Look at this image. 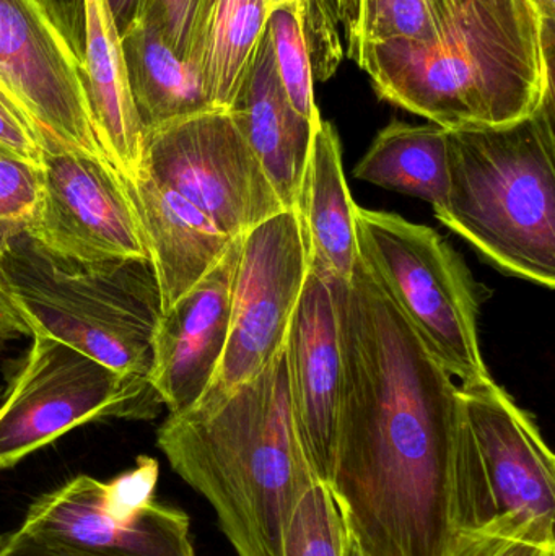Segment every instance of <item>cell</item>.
<instances>
[{
  "mask_svg": "<svg viewBox=\"0 0 555 556\" xmlns=\"http://www.w3.org/2000/svg\"><path fill=\"white\" fill-rule=\"evenodd\" d=\"M300 2V0H266L267 10L277 9V7L289 5V3Z\"/></svg>",
  "mask_w": 555,
  "mask_h": 556,
  "instance_id": "36",
  "label": "cell"
},
{
  "mask_svg": "<svg viewBox=\"0 0 555 556\" xmlns=\"http://www.w3.org/2000/svg\"><path fill=\"white\" fill-rule=\"evenodd\" d=\"M26 235L77 263L150 261L126 181L110 163L81 153L45 152L41 201Z\"/></svg>",
  "mask_w": 555,
  "mask_h": 556,
  "instance_id": "12",
  "label": "cell"
},
{
  "mask_svg": "<svg viewBox=\"0 0 555 556\" xmlns=\"http://www.w3.org/2000/svg\"><path fill=\"white\" fill-rule=\"evenodd\" d=\"M344 556H365L364 552L361 551L357 544L352 541L348 535V542H345Z\"/></svg>",
  "mask_w": 555,
  "mask_h": 556,
  "instance_id": "35",
  "label": "cell"
},
{
  "mask_svg": "<svg viewBox=\"0 0 555 556\" xmlns=\"http://www.w3.org/2000/svg\"><path fill=\"white\" fill-rule=\"evenodd\" d=\"M355 202L342 168L338 130L321 116L313 127L312 147L297 199L308 270L326 280H351L358 261Z\"/></svg>",
  "mask_w": 555,
  "mask_h": 556,
  "instance_id": "19",
  "label": "cell"
},
{
  "mask_svg": "<svg viewBox=\"0 0 555 556\" xmlns=\"http://www.w3.org/2000/svg\"><path fill=\"white\" fill-rule=\"evenodd\" d=\"M361 0H305V36L313 78L325 81L338 71L357 28Z\"/></svg>",
  "mask_w": 555,
  "mask_h": 556,
  "instance_id": "26",
  "label": "cell"
},
{
  "mask_svg": "<svg viewBox=\"0 0 555 556\" xmlns=\"http://www.w3.org/2000/svg\"><path fill=\"white\" fill-rule=\"evenodd\" d=\"M331 281L342 386L328 489L365 556H445L458 386L361 257Z\"/></svg>",
  "mask_w": 555,
  "mask_h": 556,
  "instance_id": "1",
  "label": "cell"
},
{
  "mask_svg": "<svg viewBox=\"0 0 555 556\" xmlns=\"http://www.w3.org/2000/svg\"><path fill=\"white\" fill-rule=\"evenodd\" d=\"M160 466L156 459L139 456L136 466L110 482L101 483V493L106 508L121 518H129L155 502Z\"/></svg>",
  "mask_w": 555,
  "mask_h": 556,
  "instance_id": "29",
  "label": "cell"
},
{
  "mask_svg": "<svg viewBox=\"0 0 555 556\" xmlns=\"http://www.w3.org/2000/svg\"><path fill=\"white\" fill-rule=\"evenodd\" d=\"M240 244L241 237L207 276L156 320L149 381L172 415L188 410L202 397L220 365L230 332Z\"/></svg>",
  "mask_w": 555,
  "mask_h": 556,
  "instance_id": "15",
  "label": "cell"
},
{
  "mask_svg": "<svg viewBox=\"0 0 555 556\" xmlns=\"http://www.w3.org/2000/svg\"><path fill=\"white\" fill-rule=\"evenodd\" d=\"M228 111L260 159L283 208H295L312 147L313 127L321 114L308 121L293 110L277 75L267 28Z\"/></svg>",
  "mask_w": 555,
  "mask_h": 556,
  "instance_id": "17",
  "label": "cell"
},
{
  "mask_svg": "<svg viewBox=\"0 0 555 556\" xmlns=\"http://www.w3.org/2000/svg\"><path fill=\"white\" fill-rule=\"evenodd\" d=\"M306 274L308 257L295 208L241 237L227 346L214 379L192 407L224 401L276 358L286 346Z\"/></svg>",
  "mask_w": 555,
  "mask_h": 556,
  "instance_id": "10",
  "label": "cell"
},
{
  "mask_svg": "<svg viewBox=\"0 0 555 556\" xmlns=\"http://www.w3.org/2000/svg\"><path fill=\"white\" fill-rule=\"evenodd\" d=\"M290 407L313 477L328 486L335 466L342 358L331 281L308 270L286 339Z\"/></svg>",
  "mask_w": 555,
  "mask_h": 556,
  "instance_id": "13",
  "label": "cell"
},
{
  "mask_svg": "<svg viewBox=\"0 0 555 556\" xmlns=\"http://www.w3.org/2000/svg\"><path fill=\"white\" fill-rule=\"evenodd\" d=\"M348 531L328 486L305 490L283 534L282 556H344Z\"/></svg>",
  "mask_w": 555,
  "mask_h": 556,
  "instance_id": "25",
  "label": "cell"
},
{
  "mask_svg": "<svg viewBox=\"0 0 555 556\" xmlns=\"http://www.w3.org/2000/svg\"><path fill=\"white\" fill-rule=\"evenodd\" d=\"M121 35L136 22L140 0H106Z\"/></svg>",
  "mask_w": 555,
  "mask_h": 556,
  "instance_id": "34",
  "label": "cell"
},
{
  "mask_svg": "<svg viewBox=\"0 0 555 556\" xmlns=\"http://www.w3.org/2000/svg\"><path fill=\"white\" fill-rule=\"evenodd\" d=\"M42 194V168L0 146V256L26 235Z\"/></svg>",
  "mask_w": 555,
  "mask_h": 556,
  "instance_id": "27",
  "label": "cell"
},
{
  "mask_svg": "<svg viewBox=\"0 0 555 556\" xmlns=\"http://www.w3.org/2000/svg\"><path fill=\"white\" fill-rule=\"evenodd\" d=\"M156 446L212 506L237 556H282L290 515L318 482L293 425L286 346L224 401L169 414Z\"/></svg>",
  "mask_w": 555,
  "mask_h": 556,
  "instance_id": "3",
  "label": "cell"
},
{
  "mask_svg": "<svg viewBox=\"0 0 555 556\" xmlns=\"http://www.w3.org/2000/svg\"><path fill=\"white\" fill-rule=\"evenodd\" d=\"M10 534H12V532H5V534H0V552H2L3 548L7 547V544H9Z\"/></svg>",
  "mask_w": 555,
  "mask_h": 556,
  "instance_id": "37",
  "label": "cell"
},
{
  "mask_svg": "<svg viewBox=\"0 0 555 556\" xmlns=\"http://www.w3.org/2000/svg\"><path fill=\"white\" fill-rule=\"evenodd\" d=\"M2 349H3V340L0 339V352H2Z\"/></svg>",
  "mask_w": 555,
  "mask_h": 556,
  "instance_id": "38",
  "label": "cell"
},
{
  "mask_svg": "<svg viewBox=\"0 0 555 556\" xmlns=\"http://www.w3.org/2000/svg\"><path fill=\"white\" fill-rule=\"evenodd\" d=\"M101 483L85 473L74 477L36 498L20 528L106 556H195L185 511L153 502L121 518L104 505Z\"/></svg>",
  "mask_w": 555,
  "mask_h": 556,
  "instance_id": "14",
  "label": "cell"
},
{
  "mask_svg": "<svg viewBox=\"0 0 555 556\" xmlns=\"http://www.w3.org/2000/svg\"><path fill=\"white\" fill-rule=\"evenodd\" d=\"M0 280L31 336L67 343L121 375L149 378L162 314L150 261L77 263L23 235L0 256Z\"/></svg>",
  "mask_w": 555,
  "mask_h": 556,
  "instance_id": "5",
  "label": "cell"
},
{
  "mask_svg": "<svg viewBox=\"0 0 555 556\" xmlns=\"http://www.w3.org/2000/svg\"><path fill=\"white\" fill-rule=\"evenodd\" d=\"M445 556H555V545L531 541L505 522L455 535Z\"/></svg>",
  "mask_w": 555,
  "mask_h": 556,
  "instance_id": "28",
  "label": "cell"
},
{
  "mask_svg": "<svg viewBox=\"0 0 555 556\" xmlns=\"http://www.w3.org/2000/svg\"><path fill=\"white\" fill-rule=\"evenodd\" d=\"M554 94L505 126L446 129L449 194L436 217L502 273L555 285Z\"/></svg>",
  "mask_w": 555,
  "mask_h": 556,
  "instance_id": "4",
  "label": "cell"
},
{
  "mask_svg": "<svg viewBox=\"0 0 555 556\" xmlns=\"http://www.w3.org/2000/svg\"><path fill=\"white\" fill-rule=\"evenodd\" d=\"M267 29L277 75L290 104L300 116L315 121L321 113L315 103V78L305 36V0L270 10Z\"/></svg>",
  "mask_w": 555,
  "mask_h": 556,
  "instance_id": "24",
  "label": "cell"
},
{
  "mask_svg": "<svg viewBox=\"0 0 555 556\" xmlns=\"http://www.w3.org/2000/svg\"><path fill=\"white\" fill-rule=\"evenodd\" d=\"M81 77L101 149L124 181L139 178L143 137L127 81L123 38L106 0H84Z\"/></svg>",
  "mask_w": 555,
  "mask_h": 556,
  "instance_id": "18",
  "label": "cell"
},
{
  "mask_svg": "<svg viewBox=\"0 0 555 556\" xmlns=\"http://www.w3.org/2000/svg\"><path fill=\"white\" fill-rule=\"evenodd\" d=\"M354 178L442 207L449 194L446 129L394 121L375 137Z\"/></svg>",
  "mask_w": 555,
  "mask_h": 556,
  "instance_id": "22",
  "label": "cell"
},
{
  "mask_svg": "<svg viewBox=\"0 0 555 556\" xmlns=\"http://www.w3.org/2000/svg\"><path fill=\"white\" fill-rule=\"evenodd\" d=\"M0 85L31 121L45 152L110 163L94 132L80 59L42 0H0Z\"/></svg>",
  "mask_w": 555,
  "mask_h": 556,
  "instance_id": "11",
  "label": "cell"
},
{
  "mask_svg": "<svg viewBox=\"0 0 555 556\" xmlns=\"http://www.w3.org/2000/svg\"><path fill=\"white\" fill-rule=\"evenodd\" d=\"M0 399H2V388H0Z\"/></svg>",
  "mask_w": 555,
  "mask_h": 556,
  "instance_id": "39",
  "label": "cell"
},
{
  "mask_svg": "<svg viewBox=\"0 0 555 556\" xmlns=\"http://www.w3.org/2000/svg\"><path fill=\"white\" fill-rule=\"evenodd\" d=\"M267 18L266 0H199L185 62L214 110H228L234 103Z\"/></svg>",
  "mask_w": 555,
  "mask_h": 556,
  "instance_id": "20",
  "label": "cell"
},
{
  "mask_svg": "<svg viewBox=\"0 0 555 556\" xmlns=\"http://www.w3.org/2000/svg\"><path fill=\"white\" fill-rule=\"evenodd\" d=\"M554 26L531 0H466L429 41L365 46L355 64L381 100L443 129L494 127L554 94Z\"/></svg>",
  "mask_w": 555,
  "mask_h": 556,
  "instance_id": "2",
  "label": "cell"
},
{
  "mask_svg": "<svg viewBox=\"0 0 555 556\" xmlns=\"http://www.w3.org/2000/svg\"><path fill=\"white\" fill-rule=\"evenodd\" d=\"M126 188L146 235L165 313L224 260L237 238L147 173L126 181Z\"/></svg>",
  "mask_w": 555,
  "mask_h": 556,
  "instance_id": "16",
  "label": "cell"
},
{
  "mask_svg": "<svg viewBox=\"0 0 555 556\" xmlns=\"http://www.w3.org/2000/svg\"><path fill=\"white\" fill-rule=\"evenodd\" d=\"M358 257L390 294L430 355L462 386L488 378L478 333V285L426 225L355 204Z\"/></svg>",
  "mask_w": 555,
  "mask_h": 556,
  "instance_id": "7",
  "label": "cell"
},
{
  "mask_svg": "<svg viewBox=\"0 0 555 556\" xmlns=\"http://www.w3.org/2000/svg\"><path fill=\"white\" fill-rule=\"evenodd\" d=\"M25 336L31 337V330L23 319L22 313L13 298L10 296L5 285L0 280V339L5 342V340Z\"/></svg>",
  "mask_w": 555,
  "mask_h": 556,
  "instance_id": "33",
  "label": "cell"
},
{
  "mask_svg": "<svg viewBox=\"0 0 555 556\" xmlns=\"http://www.w3.org/2000/svg\"><path fill=\"white\" fill-rule=\"evenodd\" d=\"M0 146L36 168L45 165V147L31 121L0 85Z\"/></svg>",
  "mask_w": 555,
  "mask_h": 556,
  "instance_id": "31",
  "label": "cell"
},
{
  "mask_svg": "<svg viewBox=\"0 0 555 556\" xmlns=\"http://www.w3.org/2000/svg\"><path fill=\"white\" fill-rule=\"evenodd\" d=\"M199 0H140L137 18L153 26L185 61Z\"/></svg>",
  "mask_w": 555,
  "mask_h": 556,
  "instance_id": "30",
  "label": "cell"
},
{
  "mask_svg": "<svg viewBox=\"0 0 555 556\" xmlns=\"http://www.w3.org/2000/svg\"><path fill=\"white\" fill-rule=\"evenodd\" d=\"M121 38L127 81L143 129L214 110L194 72L153 26L136 20Z\"/></svg>",
  "mask_w": 555,
  "mask_h": 556,
  "instance_id": "21",
  "label": "cell"
},
{
  "mask_svg": "<svg viewBox=\"0 0 555 556\" xmlns=\"http://www.w3.org/2000/svg\"><path fill=\"white\" fill-rule=\"evenodd\" d=\"M453 466L456 532L505 522L555 545V457L533 417L491 376L459 386Z\"/></svg>",
  "mask_w": 555,
  "mask_h": 556,
  "instance_id": "6",
  "label": "cell"
},
{
  "mask_svg": "<svg viewBox=\"0 0 555 556\" xmlns=\"http://www.w3.org/2000/svg\"><path fill=\"white\" fill-rule=\"evenodd\" d=\"M142 172L234 238L286 211L228 110L201 111L146 129Z\"/></svg>",
  "mask_w": 555,
  "mask_h": 556,
  "instance_id": "9",
  "label": "cell"
},
{
  "mask_svg": "<svg viewBox=\"0 0 555 556\" xmlns=\"http://www.w3.org/2000/svg\"><path fill=\"white\" fill-rule=\"evenodd\" d=\"M0 402V472L93 421H149L162 399L149 378L126 376L67 343L35 333Z\"/></svg>",
  "mask_w": 555,
  "mask_h": 556,
  "instance_id": "8",
  "label": "cell"
},
{
  "mask_svg": "<svg viewBox=\"0 0 555 556\" xmlns=\"http://www.w3.org/2000/svg\"><path fill=\"white\" fill-rule=\"evenodd\" d=\"M0 556H106L80 551L41 535L31 534L25 529H16L10 534L9 544Z\"/></svg>",
  "mask_w": 555,
  "mask_h": 556,
  "instance_id": "32",
  "label": "cell"
},
{
  "mask_svg": "<svg viewBox=\"0 0 555 556\" xmlns=\"http://www.w3.org/2000/svg\"><path fill=\"white\" fill-rule=\"evenodd\" d=\"M466 0H361L357 28L348 46L355 61L365 46L394 39L429 41Z\"/></svg>",
  "mask_w": 555,
  "mask_h": 556,
  "instance_id": "23",
  "label": "cell"
}]
</instances>
